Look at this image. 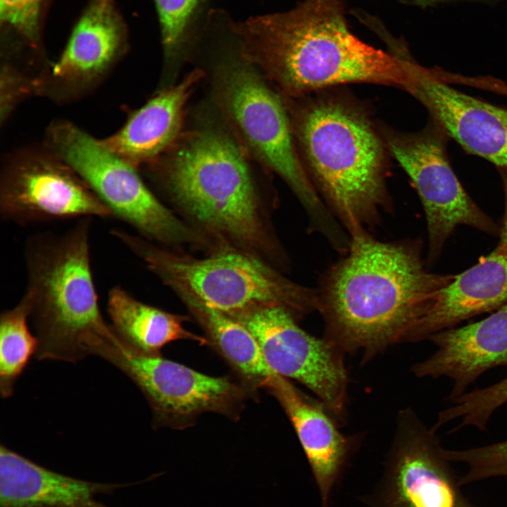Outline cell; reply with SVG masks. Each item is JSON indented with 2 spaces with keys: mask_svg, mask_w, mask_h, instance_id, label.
Returning a JSON list of instances; mask_svg holds the SVG:
<instances>
[{
  "mask_svg": "<svg viewBox=\"0 0 507 507\" xmlns=\"http://www.w3.org/2000/svg\"><path fill=\"white\" fill-rule=\"evenodd\" d=\"M405 1H408L411 3H414L416 4L420 5H427L428 4H431L437 1H442V0H404Z\"/></svg>",
  "mask_w": 507,
  "mask_h": 507,
  "instance_id": "f1b7e54d",
  "label": "cell"
},
{
  "mask_svg": "<svg viewBox=\"0 0 507 507\" xmlns=\"http://www.w3.org/2000/svg\"><path fill=\"white\" fill-rule=\"evenodd\" d=\"M30 306L22 296L12 308L0 316V392L3 398L13 394V386L30 357L36 353L37 340L29 330Z\"/></svg>",
  "mask_w": 507,
  "mask_h": 507,
  "instance_id": "cb8c5ba5",
  "label": "cell"
},
{
  "mask_svg": "<svg viewBox=\"0 0 507 507\" xmlns=\"http://www.w3.org/2000/svg\"><path fill=\"white\" fill-rule=\"evenodd\" d=\"M91 218L63 232L30 236L24 246L26 287L39 360L77 362L89 345L106 334L94 282L90 252Z\"/></svg>",
  "mask_w": 507,
  "mask_h": 507,
  "instance_id": "277c9868",
  "label": "cell"
},
{
  "mask_svg": "<svg viewBox=\"0 0 507 507\" xmlns=\"http://www.w3.org/2000/svg\"><path fill=\"white\" fill-rule=\"evenodd\" d=\"M405 90L467 151L507 168V110L453 88L415 61Z\"/></svg>",
  "mask_w": 507,
  "mask_h": 507,
  "instance_id": "9a60e30c",
  "label": "cell"
},
{
  "mask_svg": "<svg viewBox=\"0 0 507 507\" xmlns=\"http://www.w3.org/2000/svg\"><path fill=\"white\" fill-rule=\"evenodd\" d=\"M128 484L73 477L0 448V507H111L97 496Z\"/></svg>",
  "mask_w": 507,
  "mask_h": 507,
  "instance_id": "ac0fdd59",
  "label": "cell"
},
{
  "mask_svg": "<svg viewBox=\"0 0 507 507\" xmlns=\"http://www.w3.org/2000/svg\"><path fill=\"white\" fill-rule=\"evenodd\" d=\"M225 313L254 335L275 373L299 382L330 411L342 413L348 382L343 351L303 330L296 318L279 305L257 304Z\"/></svg>",
  "mask_w": 507,
  "mask_h": 507,
  "instance_id": "8fae6325",
  "label": "cell"
},
{
  "mask_svg": "<svg viewBox=\"0 0 507 507\" xmlns=\"http://www.w3.org/2000/svg\"><path fill=\"white\" fill-rule=\"evenodd\" d=\"M215 84L220 109L244 148L292 189L312 230L326 238L336 234L339 224L299 158L289 120L278 95L241 53L240 57L230 58L219 67Z\"/></svg>",
  "mask_w": 507,
  "mask_h": 507,
  "instance_id": "52a82bcc",
  "label": "cell"
},
{
  "mask_svg": "<svg viewBox=\"0 0 507 507\" xmlns=\"http://www.w3.org/2000/svg\"><path fill=\"white\" fill-rule=\"evenodd\" d=\"M344 11L342 0H304L289 11L234 22L240 53L289 96L349 83L405 89L411 58L363 42Z\"/></svg>",
  "mask_w": 507,
  "mask_h": 507,
  "instance_id": "7a4b0ae2",
  "label": "cell"
},
{
  "mask_svg": "<svg viewBox=\"0 0 507 507\" xmlns=\"http://www.w3.org/2000/svg\"><path fill=\"white\" fill-rule=\"evenodd\" d=\"M202 327L208 341L251 387L266 388L276 375L267 364L254 335L226 313L211 308L192 294L174 291Z\"/></svg>",
  "mask_w": 507,
  "mask_h": 507,
  "instance_id": "7402d4cb",
  "label": "cell"
},
{
  "mask_svg": "<svg viewBox=\"0 0 507 507\" xmlns=\"http://www.w3.org/2000/svg\"><path fill=\"white\" fill-rule=\"evenodd\" d=\"M501 243L507 246V205H506V216H505L503 227V230L501 232Z\"/></svg>",
  "mask_w": 507,
  "mask_h": 507,
  "instance_id": "83f0119b",
  "label": "cell"
},
{
  "mask_svg": "<svg viewBox=\"0 0 507 507\" xmlns=\"http://www.w3.org/2000/svg\"><path fill=\"white\" fill-rule=\"evenodd\" d=\"M37 74L20 61L1 57L0 124L7 123L18 105L35 96Z\"/></svg>",
  "mask_w": 507,
  "mask_h": 507,
  "instance_id": "484cf974",
  "label": "cell"
},
{
  "mask_svg": "<svg viewBox=\"0 0 507 507\" xmlns=\"http://www.w3.org/2000/svg\"><path fill=\"white\" fill-rule=\"evenodd\" d=\"M296 134L316 187L349 236L375 227L392 210L384 152L368 120L338 101L303 111Z\"/></svg>",
  "mask_w": 507,
  "mask_h": 507,
  "instance_id": "5b68a950",
  "label": "cell"
},
{
  "mask_svg": "<svg viewBox=\"0 0 507 507\" xmlns=\"http://www.w3.org/2000/svg\"><path fill=\"white\" fill-rule=\"evenodd\" d=\"M266 389L290 419L320 492L323 507H328L330 492L351 447L323 406L301 394L287 380L275 375Z\"/></svg>",
  "mask_w": 507,
  "mask_h": 507,
  "instance_id": "ffe728a7",
  "label": "cell"
},
{
  "mask_svg": "<svg viewBox=\"0 0 507 507\" xmlns=\"http://www.w3.org/2000/svg\"><path fill=\"white\" fill-rule=\"evenodd\" d=\"M202 76L201 70H195L179 84L160 92L132 113L117 132L101 142L137 168L154 162L177 139L184 106Z\"/></svg>",
  "mask_w": 507,
  "mask_h": 507,
  "instance_id": "d6986e66",
  "label": "cell"
},
{
  "mask_svg": "<svg viewBox=\"0 0 507 507\" xmlns=\"http://www.w3.org/2000/svg\"><path fill=\"white\" fill-rule=\"evenodd\" d=\"M165 62L181 57L203 31L209 0H153Z\"/></svg>",
  "mask_w": 507,
  "mask_h": 507,
  "instance_id": "d4e9b609",
  "label": "cell"
},
{
  "mask_svg": "<svg viewBox=\"0 0 507 507\" xmlns=\"http://www.w3.org/2000/svg\"><path fill=\"white\" fill-rule=\"evenodd\" d=\"M54 0H0L1 47L46 58L45 24Z\"/></svg>",
  "mask_w": 507,
  "mask_h": 507,
  "instance_id": "603a6c76",
  "label": "cell"
},
{
  "mask_svg": "<svg viewBox=\"0 0 507 507\" xmlns=\"http://www.w3.org/2000/svg\"><path fill=\"white\" fill-rule=\"evenodd\" d=\"M111 231L112 236L164 284L223 313L257 304H275L298 318L316 309V289L290 280L253 254L223 249L206 258H194L173 252L120 228Z\"/></svg>",
  "mask_w": 507,
  "mask_h": 507,
  "instance_id": "8992f818",
  "label": "cell"
},
{
  "mask_svg": "<svg viewBox=\"0 0 507 507\" xmlns=\"http://www.w3.org/2000/svg\"><path fill=\"white\" fill-rule=\"evenodd\" d=\"M130 49V31L115 0H89L60 56L37 77L35 96L58 104L97 88Z\"/></svg>",
  "mask_w": 507,
  "mask_h": 507,
  "instance_id": "7c38bea8",
  "label": "cell"
},
{
  "mask_svg": "<svg viewBox=\"0 0 507 507\" xmlns=\"http://www.w3.org/2000/svg\"><path fill=\"white\" fill-rule=\"evenodd\" d=\"M106 311L115 332L146 353L159 354L163 346L178 339L206 343V339L184 328L185 317L143 303L119 285L109 289Z\"/></svg>",
  "mask_w": 507,
  "mask_h": 507,
  "instance_id": "44dd1931",
  "label": "cell"
},
{
  "mask_svg": "<svg viewBox=\"0 0 507 507\" xmlns=\"http://www.w3.org/2000/svg\"><path fill=\"white\" fill-rule=\"evenodd\" d=\"M350 238L316 289L315 310L324 338L343 351L362 350L368 359L405 342L453 277L428 272L415 242L380 241L367 230Z\"/></svg>",
  "mask_w": 507,
  "mask_h": 507,
  "instance_id": "6da1fadb",
  "label": "cell"
},
{
  "mask_svg": "<svg viewBox=\"0 0 507 507\" xmlns=\"http://www.w3.org/2000/svg\"><path fill=\"white\" fill-rule=\"evenodd\" d=\"M148 165L205 237H212L223 249L240 250L280 265L287 263L264 218L242 149L229 136L210 129L197 131L164 162L157 159Z\"/></svg>",
  "mask_w": 507,
  "mask_h": 507,
  "instance_id": "3957f363",
  "label": "cell"
},
{
  "mask_svg": "<svg viewBox=\"0 0 507 507\" xmlns=\"http://www.w3.org/2000/svg\"><path fill=\"white\" fill-rule=\"evenodd\" d=\"M470 403L480 418L490 419L496 409L507 403V377L492 385L472 391Z\"/></svg>",
  "mask_w": 507,
  "mask_h": 507,
  "instance_id": "4316f807",
  "label": "cell"
},
{
  "mask_svg": "<svg viewBox=\"0 0 507 507\" xmlns=\"http://www.w3.org/2000/svg\"><path fill=\"white\" fill-rule=\"evenodd\" d=\"M389 149L414 184L425 213L430 255L434 256L460 225L489 230L488 218L468 197L431 133L394 136Z\"/></svg>",
  "mask_w": 507,
  "mask_h": 507,
  "instance_id": "4fadbf2b",
  "label": "cell"
},
{
  "mask_svg": "<svg viewBox=\"0 0 507 507\" xmlns=\"http://www.w3.org/2000/svg\"><path fill=\"white\" fill-rule=\"evenodd\" d=\"M435 432L400 413L381 494L383 507H468L453 483Z\"/></svg>",
  "mask_w": 507,
  "mask_h": 507,
  "instance_id": "5bb4252c",
  "label": "cell"
},
{
  "mask_svg": "<svg viewBox=\"0 0 507 507\" xmlns=\"http://www.w3.org/2000/svg\"><path fill=\"white\" fill-rule=\"evenodd\" d=\"M507 303V246L499 245L436 293L406 342H418Z\"/></svg>",
  "mask_w": 507,
  "mask_h": 507,
  "instance_id": "e0dca14e",
  "label": "cell"
},
{
  "mask_svg": "<svg viewBox=\"0 0 507 507\" xmlns=\"http://www.w3.org/2000/svg\"><path fill=\"white\" fill-rule=\"evenodd\" d=\"M44 145L85 181L113 217L140 236L166 246L208 243L158 199L137 168L74 123L62 119L51 123Z\"/></svg>",
  "mask_w": 507,
  "mask_h": 507,
  "instance_id": "ba28073f",
  "label": "cell"
},
{
  "mask_svg": "<svg viewBox=\"0 0 507 507\" xmlns=\"http://www.w3.org/2000/svg\"><path fill=\"white\" fill-rule=\"evenodd\" d=\"M0 215L25 226L112 213L85 181L44 145L10 154L0 175Z\"/></svg>",
  "mask_w": 507,
  "mask_h": 507,
  "instance_id": "30bf717a",
  "label": "cell"
},
{
  "mask_svg": "<svg viewBox=\"0 0 507 507\" xmlns=\"http://www.w3.org/2000/svg\"><path fill=\"white\" fill-rule=\"evenodd\" d=\"M427 339L437 351L412 371L418 377L451 378L453 387L447 399L452 401L484 372L507 367V303L479 322L446 329Z\"/></svg>",
  "mask_w": 507,
  "mask_h": 507,
  "instance_id": "2e32d148",
  "label": "cell"
},
{
  "mask_svg": "<svg viewBox=\"0 0 507 507\" xmlns=\"http://www.w3.org/2000/svg\"><path fill=\"white\" fill-rule=\"evenodd\" d=\"M89 354L105 359L133 381L147 399L156 427H185L206 412L236 418L246 394L227 377L209 376L160 354L142 352L113 328L90 346Z\"/></svg>",
  "mask_w": 507,
  "mask_h": 507,
  "instance_id": "9c48e42d",
  "label": "cell"
}]
</instances>
